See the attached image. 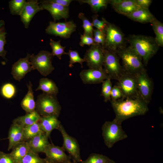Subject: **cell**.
I'll return each mask as SVG.
<instances>
[{"label":"cell","mask_w":163,"mask_h":163,"mask_svg":"<svg viewBox=\"0 0 163 163\" xmlns=\"http://www.w3.org/2000/svg\"><path fill=\"white\" fill-rule=\"evenodd\" d=\"M135 75L139 93L143 100L148 104L152 94V82L147 74L146 70Z\"/></svg>","instance_id":"cell-13"},{"label":"cell","mask_w":163,"mask_h":163,"mask_svg":"<svg viewBox=\"0 0 163 163\" xmlns=\"http://www.w3.org/2000/svg\"><path fill=\"white\" fill-rule=\"evenodd\" d=\"M57 129L61 132L63 137L62 149L69 153L73 161L77 163L81 162L82 160L80 156V148L76 139L69 136L61 124Z\"/></svg>","instance_id":"cell-11"},{"label":"cell","mask_w":163,"mask_h":163,"mask_svg":"<svg viewBox=\"0 0 163 163\" xmlns=\"http://www.w3.org/2000/svg\"><path fill=\"white\" fill-rule=\"evenodd\" d=\"M72 163H77L75 161H73V162H72Z\"/></svg>","instance_id":"cell-49"},{"label":"cell","mask_w":163,"mask_h":163,"mask_svg":"<svg viewBox=\"0 0 163 163\" xmlns=\"http://www.w3.org/2000/svg\"><path fill=\"white\" fill-rule=\"evenodd\" d=\"M10 153L15 163H20L24 156L30 151L27 142H20L15 145Z\"/></svg>","instance_id":"cell-25"},{"label":"cell","mask_w":163,"mask_h":163,"mask_svg":"<svg viewBox=\"0 0 163 163\" xmlns=\"http://www.w3.org/2000/svg\"><path fill=\"white\" fill-rule=\"evenodd\" d=\"M6 34L5 26L0 28V56L7 61L5 55L7 52L4 49L5 45L6 43Z\"/></svg>","instance_id":"cell-39"},{"label":"cell","mask_w":163,"mask_h":163,"mask_svg":"<svg viewBox=\"0 0 163 163\" xmlns=\"http://www.w3.org/2000/svg\"><path fill=\"white\" fill-rule=\"evenodd\" d=\"M16 89L14 86L11 84L7 83L2 87L1 93L2 95L7 99H11L14 95Z\"/></svg>","instance_id":"cell-37"},{"label":"cell","mask_w":163,"mask_h":163,"mask_svg":"<svg viewBox=\"0 0 163 163\" xmlns=\"http://www.w3.org/2000/svg\"><path fill=\"white\" fill-rule=\"evenodd\" d=\"M23 127L14 123H12L9 129L8 134L9 145L8 150L18 143L22 142Z\"/></svg>","instance_id":"cell-23"},{"label":"cell","mask_w":163,"mask_h":163,"mask_svg":"<svg viewBox=\"0 0 163 163\" xmlns=\"http://www.w3.org/2000/svg\"><path fill=\"white\" fill-rule=\"evenodd\" d=\"M78 17L82 21V27L84 30V34L93 37L94 29L91 23L85 16L84 14L83 13H79L78 15Z\"/></svg>","instance_id":"cell-36"},{"label":"cell","mask_w":163,"mask_h":163,"mask_svg":"<svg viewBox=\"0 0 163 163\" xmlns=\"http://www.w3.org/2000/svg\"><path fill=\"white\" fill-rule=\"evenodd\" d=\"M42 10H47L53 19L54 22L63 18L66 21L69 17V7H64L51 2L50 0H42L39 2Z\"/></svg>","instance_id":"cell-15"},{"label":"cell","mask_w":163,"mask_h":163,"mask_svg":"<svg viewBox=\"0 0 163 163\" xmlns=\"http://www.w3.org/2000/svg\"><path fill=\"white\" fill-rule=\"evenodd\" d=\"M30 55L27 53L25 57L20 59L12 65L11 74L15 80L20 81L27 73L34 70L29 61Z\"/></svg>","instance_id":"cell-17"},{"label":"cell","mask_w":163,"mask_h":163,"mask_svg":"<svg viewBox=\"0 0 163 163\" xmlns=\"http://www.w3.org/2000/svg\"><path fill=\"white\" fill-rule=\"evenodd\" d=\"M110 100L113 101L124 98L121 89L117 85H114L112 88L110 93Z\"/></svg>","instance_id":"cell-42"},{"label":"cell","mask_w":163,"mask_h":163,"mask_svg":"<svg viewBox=\"0 0 163 163\" xmlns=\"http://www.w3.org/2000/svg\"><path fill=\"white\" fill-rule=\"evenodd\" d=\"M126 40L141 57L145 66L156 54L159 47L155 38L151 36L133 35L126 38Z\"/></svg>","instance_id":"cell-2"},{"label":"cell","mask_w":163,"mask_h":163,"mask_svg":"<svg viewBox=\"0 0 163 163\" xmlns=\"http://www.w3.org/2000/svg\"><path fill=\"white\" fill-rule=\"evenodd\" d=\"M28 91L27 94L22 100L21 105L27 113H31L35 110V102L34 99L32 84L30 81L27 84Z\"/></svg>","instance_id":"cell-24"},{"label":"cell","mask_w":163,"mask_h":163,"mask_svg":"<svg viewBox=\"0 0 163 163\" xmlns=\"http://www.w3.org/2000/svg\"><path fill=\"white\" fill-rule=\"evenodd\" d=\"M26 2L25 0H10L9 4L11 13L14 15H20Z\"/></svg>","instance_id":"cell-32"},{"label":"cell","mask_w":163,"mask_h":163,"mask_svg":"<svg viewBox=\"0 0 163 163\" xmlns=\"http://www.w3.org/2000/svg\"><path fill=\"white\" fill-rule=\"evenodd\" d=\"M20 163H47L44 159L40 158L37 154L30 151Z\"/></svg>","instance_id":"cell-34"},{"label":"cell","mask_w":163,"mask_h":163,"mask_svg":"<svg viewBox=\"0 0 163 163\" xmlns=\"http://www.w3.org/2000/svg\"><path fill=\"white\" fill-rule=\"evenodd\" d=\"M110 101L115 114L114 120L121 124L123 121L130 118L145 115L149 110L148 104L140 95Z\"/></svg>","instance_id":"cell-1"},{"label":"cell","mask_w":163,"mask_h":163,"mask_svg":"<svg viewBox=\"0 0 163 163\" xmlns=\"http://www.w3.org/2000/svg\"><path fill=\"white\" fill-rule=\"evenodd\" d=\"M128 18L142 23H151L156 18L149 9L139 8L126 16Z\"/></svg>","instance_id":"cell-22"},{"label":"cell","mask_w":163,"mask_h":163,"mask_svg":"<svg viewBox=\"0 0 163 163\" xmlns=\"http://www.w3.org/2000/svg\"><path fill=\"white\" fill-rule=\"evenodd\" d=\"M109 4L116 12L126 16L141 8L135 0H109Z\"/></svg>","instance_id":"cell-19"},{"label":"cell","mask_w":163,"mask_h":163,"mask_svg":"<svg viewBox=\"0 0 163 163\" xmlns=\"http://www.w3.org/2000/svg\"><path fill=\"white\" fill-rule=\"evenodd\" d=\"M102 136L104 142L109 148L117 142L126 138L127 136L122 129L121 124L114 120L106 121L102 127Z\"/></svg>","instance_id":"cell-5"},{"label":"cell","mask_w":163,"mask_h":163,"mask_svg":"<svg viewBox=\"0 0 163 163\" xmlns=\"http://www.w3.org/2000/svg\"><path fill=\"white\" fill-rule=\"evenodd\" d=\"M80 3H85L91 6L92 11L97 13L101 10L106 8L109 4V0H77Z\"/></svg>","instance_id":"cell-30"},{"label":"cell","mask_w":163,"mask_h":163,"mask_svg":"<svg viewBox=\"0 0 163 163\" xmlns=\"http://www.w3.org/2000/svg\"><path fill=\"white\" fill-rule=\"evenodd\" d=\"M41 90L43 93L56 96L59 89L55 82L48 78H42L40 79L39 85L36 91Z\"/></svg>","instance_id":"cell-26"},{"label":"cell","mask_w":163,"mask_h":163,"mask_svg":"<svg viewBox=\"0 0 163 163\" xmlns=\"http://www.w3.org/2000/svg\"><path fill=\"white\" fill-rule=\"evenodd\" d=\"M98 15L95 14L92 17L91 23L93 26L96 27L97 29L101 31H105L108 21L104 18H102L101 20L98 18Z\"/></svg>","instance_id":"cell-40"},{"label":"cell","mask_w":163,"mask_h":163,"mask_svg":"<svg viewBox=\"0 0 163 163\" xmlns=\"http://www.w3.org/2000/svg\"><path fill=\"white\" fill-rule=\"evenodd\" d=\"M155 35V40L160 46H163V24L155 18L151 23Z\"/></svg>","instance_id":"cell-29"},{"label":"cell","mask_w":163,"mask_h":163,"mask_svg":"<svg viewBox=\"0 0 163 163\" xmlns=\"http://www.w3.org/2000/svg\"><path fill=\"white\" fill-rule=\"evenodd\" d=\"M107 163H116L113 160L110 159L108 161Z\"/></svg>","instance_id":"cell-48"},{"label":"cell","mask_w":163,"mask_h":163,"mask_svg":"<svg viewBox=\"0 0 163 163\" xmlns=\"http://www.w3.org/2000/svg\"><path fill=\"white\" fill-rule=\"evenodd\" d=\"M5 26V22L3 20H0V28Z\"/></svg>","instance_id":"cell-47"},{"label":"cell","mask_w":163,"mask_h":163,"mask_svg":"<svg viewBox=\"0 0 163 163\" xmlns=\"http://www.w3.org/2000/svg\"><path fill=\"white\" fill-rule=\"evenodd\" d=\"M81 80L84 84H97L110 78L103 68L99 70L89 69L82 70L80 73Z\"/></svg>","instance_id":"cell-16"},{"label":"cell","mask_w":163,"mask_h":163,"mask_svg":"<svg viewBox=\"0 0 163 163\" xmlns=\"http://www.w3.org/2000/svg\"><path fill=\"white\" fill-rule=\"evenodd\" d=\"M110 78H108L102 82V86L101 95L104 97V101L106 102L111 99L110 93L112 84Z\"/></svg>","instance_id":"cell-33"},{"label":"cell","mask_w":163,"mask_h":163,"mask_svg":"<svg viewBox=\"0 0 163 163\" xmlns=\"http://www.w3.org/2000/svg\"><path fill=\"white\" fill-rule=\"evenodd\" d=\"M89 69H103L104 61V48L99 44L91 45L87 50L83 58Z\"/></svg>","instance_id":"cell-9"},{"label":"cell","mask_w":163,"mask_h":163,"mask_svg":"<svg viewBox=\"0 0 163 163\" xmlns=\"http://www.w3.org/2000/svg\"><path fill=\"white\" fill-rule=\"evenodd\" d=\"M105 32L104 49L116 52L118 50L126 46V38L118 27L108 22Z\"/></svg>","instance_id":"cell-6"},{"label":"cell","mask_w":163,"mask_h":163,"mask_svg":"<svg viewBox=\"0 0 163 163\" xmlns=\"http://www.w3.org/2000/svg\"><path fill=\"white\" fill-rule=\"evenodd\" d=\"M67 53L70 58L69 61V67L71 68L73 66V64L75 63H79L81 67H83L82 63L85 61L83 59L80 57L77 51L69 50Z\"/></svg>","instance_id":"cell-38"},{"label":"cell","mask_w":163,"mask_h":163,"mask_svg":"<svg viewBox=\"0 0 163 163\" xmlns=\"http://www.w3.org/2000/svg\"><path fill=\"white\" fill-rule=\"evenodd\" d=\"M109 158L107 156L97 153L91 154L85 161H82L81 163H107Z\"/></svg>","instance_id":"cell-35"},{"label":"cell","mask_w":163,"mask_h":163,"mask_svg":"<svg viewBox=\"0 0 163 163\" xmlns=\"http://www.w3.org/2000/svg\"><path fill=\"white\" fill-rule=\"evenodd\" d=\"M53 57L50 52L42 50L37 55H31L29 61L34 70L37 69L41 75L46 76L55 69L52 63Z\"/></svg>","instance_id":"cell-7"},{"label":"cell","mask_w":163,"mask_h":163,"mask_svg":"<svg viewBox=\"0 0 163 163\" xmlns=\"http://www.w3.org/2000/svg\"><path fill=\"white\" fill-rule=\"evenodd\" d=\"M136 4L141 8L149 9L152 1L151 0H135Z\"/></svg>","instance_id":"cell-45"},{"label":"cell","mask_w":163,"mask_h":163,"mask_svg":"<svg viewBox=\"0 0 163 163\" xmlns=\"http://www.w3.org/2000/svg\"><path fill=\"white\" fill-rule=\"evenodd\" d=\"M35 110L41 117L55 116L58 117L61 107L56 96L43 93L38 96Z\"/></svg>","instance_id":"cell-4"},{"label":"cell","mask_w":163,"mask_h":163,"mask_svg":"<svg viewBox=\"0 0 163 163\" xmlns=\"http://www.w3.org/2000/svg\"><path fill=\"white\" fill-rule=\"evenodd\" d=\"M38 1L29 0L26 4L20 16L21 21L26 28H28L30 22L34 15L42 10Z\"/></svg>","instance_id":"cell-18"},{"label":"cell","mask_w":163,"mask_h":163,"mask_svg":"<svg viewBox=\"0 0 163 163\" xmlns=\"http://www.w3.org/2000/svg\"><path fill=\"white\" fill-rule=\"evenodd\" d=\"M104 69L110 79L118 80L124 72L120 58L115 51L104 49Z\"/></svg>","instance_id":"cell-8"},{"label":"cell","mask_w":163,"mask_h":163,"mask_svg":"<svg viewBox=\"0 0 163 163\" xmlns=\"http://www.w3.org/2000/svg\"><path fill=\"white\" fill-rule=\"evenodd\" d=\"M122 60L124 72L135 75L145 69L140 56L130 46H126L116 51Z\"/></svg>","instance_id":"cell-3"},{"label":"cell","mask_w":163,"mask_h":163,"mask_svg":"<svg viewBox=\"0 0 163 163\" xmlns=\"http://www.w3.org/2000/svg\"><path fill=\"white\" fill-rule=\"evenodd\" d=\"M93 37L95 43L100 44L103 47L105 38V31H101L97 29H94Z\"/></svg>","instance_id":"cell-41"},{"label":"cell","mask_w":163,"mask_h":163,"mask_svg":"<svg viewBox=\"0 0 163 163\" xmlns=\"http://www.w3.org/2000/svg\"><path fill=\"white\" fill-rule=\"evenodd\" d=\"M41 116L35 110L31 113L19 117L13 120V123H16L24 127L31 125L39 121Z\"/></svg>","instance_id":"cell-27"},{"label":"cell","mask_w":163,"mask_h":163,"mask_svg":"<svg viewBox=\"0 0 163 163\" xmlns=\"http://www.w3.org/2000/svg\"><path fill=\"white\" fill-rule=\"evenodd\" d=\"M38 121L23 128L22 141L27 142L34 136L44 133Z\"/></svg>","instance_id":"cell-28"},{"label":"cell","mask_w":163,"mask_h":163,"mask_svg":"<svg viewBox=\"0 0 163 163\" xmlns=\"http://www.w3.org/2000/svg\"><path fill=\"white\" fill-rule=\"evenodd\" d=\"M76 27V25L73 21L63 22L50 21L45 31L48 34L68 39L75 31Z\"/></svg>","instance_id":"cell-12"},{"label":"cell","mask_w":163,"mask_h":163,"mask_svg":"<svg viewBox=\"0 0 163 163\" xmlns=\"http://www.w3.org/2000/svg\"><path fill=\"white\" fill-rule=\"evenodd\" d=\"M117 81V85L121 89L124 98L135 97L140 95L135 75L124 72Z\"/></svg>","instance_id":"cell-10"},{"label":"cell","mask_w":163,"mask_h":163,"mask_svg":"<svg viewBox=\"0 0 163 163\" xmlns=\"http://www.w3.org/2000/svg\"><path fill=\"white\" fill-rule=\"evenodd\" d=\"M0 163H15L10 153L0 151Z\"/></svg>","instance_id":"cell-44"},{"label":"cell","mask_w":163,"mask_h":163,"mask_svg":"<svg viewBox=\"0 0 163 163\" xmlns=\"http://www.w3.org/2000/svg\"><path fill=\"white\" fill-rule=\"evenodd\" d=\"M58 118L55 116L41 117L38 121L41 129L48 138L52 130L57 129L61 124Z\"/></svg>","instance_id":"cell-21"},{"label":"cell","mask_w":163,"mask_h":163,"mask_svg":"<svg viewBox=\"0 0 163 163\" xmlns=\"http://www.w3.org/2000/svg\"><path fill=\"white\" fill-rule=\"evenodd\" d=\"M80 36L81 40L79 44L81 46L83 47L85 45L90 46L95 43L93 37L84 34L83 35L80 34Z\"/></svg>","instance_id":"cell-43"},{"label":"cell","mask_w":163,"mask_h":163,"mask_svg":"<svg viewBox=\"0 0 163 163\" xmlns=\"http://www.w3.org/2000/svg\"><path fill=\"white\" fill-rule=\"evenodd\" d=\"M44 153L47 163H72L70 156L66 154L62 147L49 144L45 147Z\"/></svg>","instance_id":"cell-14"},{"label":"cell","mask_w":163,"mask_h":163,"mask_svg":"<svg viewBox=\"0 0 163 163\" xmlns=\"http://www.w3.org/2000/svg\"><path fill=\"white\" fill-rule=\"evenodd\" d=\"M60 42V40L55 41L51 39L50 42V45L52 49L51 54L53 56H56L60 60L61 59V56L62 55L68 54L65 51L66 47L62 46Z\"/></svg>","instance_id":"cell-31"},{"label":"cell","mask_w":163,"mask_h":163,"mask_svg":"<svg viewBox=\"0 0 163 163\" xmlns=\"http://www.w3.org/2000/svg\"><path fill=\"white\" fill-rule=\"evenodd\" d=\"M48 137L44 133L36 136L27 141L30 151L38 154L44 152L45 147L50 143Z\"/></svg>","instance_id":"cell-20"},{"label":"cell","mask_w":163,"mask_h":163,"mask_svg":"<svg viewBox=\"0 0 163 163\" xmlns=\"http://www.w3.org/2000/svg\"><path fill=\"white\" fill-rule=\"evenodd\" d=\"M53 2L56 3L64 7H69L70 3L72 1V0H50Z\"/></svg>","instance_id":"cell-46"}]
</instances>
